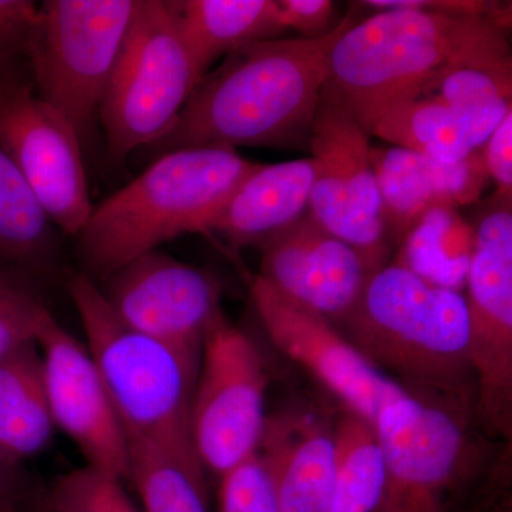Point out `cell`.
<instances>
[{"label":"cell","instance_id":"6da1fadb","mask_svg":"<svg viewBox=\"0 0 512 512\" xmlns=\"http://www.w3.org/2000/svg\"><path fill=\"white\" fill-rule=\"evenodd\" d=\"M340 20L320 39L249 43L201 77L160 154L181 148L296 147L309 143L330 49L352 25Z\"/></svg>","mask_w":512,"mask_h":512},{"label":"cell","instance_id":"7a4b0ae2","mask_svg":"<svg viewBox=\"0 0 512 512\" xmlns=\"http://www.w3.org/2000/svg\"><path fill=\"white\" fill-rule=\"evenodd\" d=\"M336 328L372 365L413 393L476 406L470 322L464 293L434 285L389 262Z\"/></svg>","mask_w":512,"mask_h":512},{"label":"cell","instance_id":"3957f363","mask_svg":"<svg viewBox=\"0 0 512 512\" xmlns=\"http://www.w3.org/2000/svg\"><path fill=\"white\" fill-rule=\"evenodd\" d=\"M231 148L160 154L137 178L93 207L79 232L84 274L106 281L121 266L171 239L210 234L238 185L255 170Z\"/></svg>","mask_w":512,"mask_h":512},{"label":"cell","instance_id":"277c9868","mask_svg":"<svg viewBox=\"0 0 512 512\" xmlns=\"http://www.w3.org/2000/svg\"><path fill=\"white\" fill-rule=\"evenodd\" d=\"M67 291L128 441L156 447L192 476L207 480L191 436L200 356L128 326L84 272L70 276Z\"/></svg>","mask_w":512,"mask_h":512},{"label":"cell","instance_id":"5b68a950","mask_svg":"<svg viewBox=\"0 0 512 512\" xmlns=\"http://www.w3.org/2000/svg\"><path fill=\"white\" fill-rule=\"evenodd\" d=\"M508 28L481 16L377 12L336 40L320 96L348 109L369 134L387 107L417 96L441 67Z\"/></svg>","mask_w":512,"mask_h":512},{"label":"cell","instance_id":"8992f818","mask_svg":"<svg viewBox=\"0 0 512 512\" xmlns=\"http://www.w3.org/2000/svg\"><path fill=\"white\" fill-rule=\"evenodd\" d=\"M201 77L174 2L137 0L100 106L110 156L158 143Z\"/></svg>","mask_w":512,"mask_h":512},{"label":"cell","instance_id":"52a82bcc","mask_svg":"<svg viewBox=\"0 0 512 512\" xmlns=\"http://www.w3.org/2000/svg\"><path fill=\"white\" fill-rule=\"evenodd\" d=\"M137 0H46L37 6L26 56L40 99L84 141L99 120Z\"/></svg>","mask_w":512,"mask_h":512},{"label":"cell","instance_id":"ba28073f","mask_svg":"<svg viewBox=\"0 0 512 512\" xmlns=\"http://www.w3.org/2000/svg\"><path fill=\"white\" fill-rule=\"evenodd\" d=\"M473 410L409 392L389 400L375 421L384 483L373 512H450L473 461Z\"/></svg>","mask_w":512,"mask_h":512},{"label":"cell","instance_id":"9c48e42d","mask_svg":"<svg viewBox=\"0 0 512 512\" xmlns=\"http://www.w3.org/2000/svg\"><path fill=\"white\" fill-rule=\"evenodd\" d=\"M264 357L224 313L202 342L191 402V436L205 473L218 480L252 458L264 433Z\"/></svg>","mask_w":512,"mask_h":512},{"label":"cell","instance_id":"30bf717a","mask_svg":"<svg viewBox=\"0 0 512 512\" xmlns=\"http://www.w3.org/2000/svg\"><path fill=\"white\" fill-rule=\"evenodd\" d=\"M512 201L494 197L481 212L467 274L470 359L484 429L512 434Z\"/></svg>","mask_w":512,"mask_h":512},{"label":"cell","instance_id":"8fae6325","mask_svg":"<svg viewBox=\"0 0 512 512\" xmlns=\"http://www.w3.org/2000/svg\"><path fill=\"white\" fill-rule=\"evenodd\" d=\"M313 185L308 212L356 249L372 274L389 264L370 136L352 113L320 96L311 138Z\"/></svg>","mask_w":512,"mask_h":512},{"label":"cell","instance_id":"7c38bea8","mask_svg":"<svg viewBox=\"0 0 512 512\" xmlns=\"http://www.w3.org/2000/svg\"><path fill=\"white\" fill-rule=\"evenodd\" d=\"M83 141L62 114L40 99L32 80L0 74V147L18 167L47 217L77 235L92 214Z\"/></svg>","mask_w":512,"mask_h":512},{"label":"cell","instance_id":"4fadbf2b","mask_svg":"<svg viewBox=\"0 0 512 512\" xmlns=\"http://www.w3.org/2000/svg\"><path fill=\"white\" fill-rule=\"evenodd\" d=\"M248 286L275 348L315 377L348 412L375 424L384 404L403 392L325 316L286 298L258 274L248 276Z\"/></svg>","mask_w":512,"mask_h":512},{"label":"cell","instance_id":"5bb4252c","mask_svg":"<svg viewBox=\"0 0 512 512\" xmlns=\"http://www.w3.org/2000/svg\"><path fill=\"white\" fill-rule=\"evenodd\" d=\"M106 281L101 291L128 326L201 356L205 335L222 315V286L214 275L156 249L121 266Z\"/></svg>","mask_w":512,"mask_h":512},{"label":"cell","instance_id":"9a60e30c","mask_svg":"<svg viewBox=\"0 0 512 512\" xmlns=\"http://www.w3.org/2000/svg\"><path fill=\"white\" fill-rule=\"evenodd\" d=\"M36 345L56 429L76 444L87 467L126 483L130 444L89 350L50 312Z\"/></svg>","mask_w":512,"mask_h":512},{"label":"cell","instance_id":"2e32d148","mask_svg":"<svg viewBox=\"0 0 512 512\" xmlns=\"http://www.w3.org/2000/svg\"><path fill=\"white\" fill-rule=\"evenodd\" d=\"M261 248L258 275L286 298L333 323L353 308L372 275L359 252L309 212Z\"/></svg>","mask_w":512,"mask_h":512},{"label":"cell","instance_id":"e0dca14e","mask_svg":"<svg viewBox=\"0 0 512 512\" xmlns=\"http://www.w3.org/2000/svg\"><path fill=\"white\" fill-rule=\"evenodd\" d=\"M382 204L384 232L399 247L407 232L437 207L457 208L480 200L490 175L483 147L457 163H441L400 147L370 150Z\"/></svg>","mask_w":512,"mask_h":512},{"label":"cell","instance_id":"ac0fdd59","mask_svg":"<svg viewBox=\"0 0 512 512\" xmlns=\"http://www.w3.org/2000/svg\"><path fill=\"white\" fill-rule=\"evenodd\" d=\"M279 512H329L335 477V421L308 406L266 417L255 454Z\"/></svg>","mask_w":512,"mask_h":512},{"label":"cell","instance_id":"d6986e66","mask_svg":"<svg viewBox=\"0 0 512 512\" xmlns=\"http://www.w3.org/2000/svg\"><path fill=\"white\" fill-rule=\"evenodd\" d=\"M464 121L474 147L484 146L512 111V56L507 33L451 60L421 87Z\"/></svg>","mask_w":512,"mask_h":512},{"label":"cell","instance_id":"ffe728a7","mask_svg":"<svg viewBox=\"0 0 512 512\" xmlns=\"http://www.w3.org/2000/svg\"><path fill=\"white\" fill-rule=\"evenodd\" d=\"M312 185L311 157L258 164L231 195L211 232L232 247L262 245L308 212Z\"/></svg>","mask_w":512,"mask_h":512},{"label":"cell","instance_id":"44dd1931","mask_svg":"<svg viewBox=\"0 0 512 512\" xmlns=\"http://www.w3.org/2000/svg\"><path fill=\"white\" fill-rule=\"evenodd\" d=\"M174 6L202 76L239 47L286 32L278 0H183Z\"/></svg>","mask_w":512,"mask_h":512},{"label":"cell","instance_id":"7402d4cb","mask_svg":"<svg viewBox=\"0 0 512 512\" xmlns=\"http://www.w3.org/2000/svg\"><path fill=\"white\" fill-rule=\"evenodd\" d=\"M36 343L0 359V458L18 466L45 450L55 433Z\"/></svg>","mask_w":512,"mask_h":512},{"label":"cell","instance_id":"603a6c76","mask_svg":"<svg viewBox=\"0 0 512 512\" xmlns=\"http://www.w3.org/2000/svg\"><path fill=\"white\" fill-rule=\"evenodd\" d=\"M369 136L441 163H457L478 150L456 111L427 96L410 97L387 107Z\"/></svg>","mask_w":512,"mask_h":512},{"label":"cell","instance_id":"cb8c5ba5","mask_svg":"<svg viewBox=\"0 0 512 512\" xmlns=\"http://www.w3.org/2000/svg\"><path fill=\"white\" fill-rule=\"evenodd\" d=\"M474 241V225L456 208H433L407 232L394 262L431 284L461 292L466 286Z\"/></svg>","mask_w":512,"mask_h":512},{"label":"cell","instance_id":"d4e9b609","mask_svg":"<svg viewBox=\"0 0 512 512\" xmlns=\"http://www.w3.org/2000/svg\"><path fill=\"white\" fill-rule=\"evenodd\" d=\"M384 483L375 424L348 412L335 420V477L329 512H373Z\"/></svg>","mask_w":512,"mask_h":512},{"label":"cell","instance_id":"484cf974","mask_svg":"<svg viewBox=\"0 0 512 512\" xmlns=\"http://www.w3.org/2000/svg\"><path fill=\"white\" fill-rule=\"evenodd\" d=\"M28 181L0 147V259L25 266L45 264L55 234Z\"/></svg>","mask_w":512,"mask_h":512},{"label":"cell","instance_id":"4316f807","mask_svg":"<svg viewBox=\"0 0 512 512\" xmlns=\"http://www.w3.org/2000/svg\"><path fill=\"white\" fill-rule=\"evenodd\" d=\"M128 444L127 481L136 488L141 512H210L207 480L192 476L156 447L138 441Z\"/></svg>","mask_w":512,"mask_h":512},{"label":"cell","instance_id":"83f0119b","mask_svg":"<svg viewBox=\"0 0 512 512\" xmlns=\"http://www.w3.org/2000/svg\"><path fill=\"white\" fill-rule=\"evenodd\" d=\"M47 312L25 286L0 275V359L36 343Z\"/></svg>","mask_w":512,"mask_h":512},{"label":"cell","instance_id":"f1b7e54d","mask_svg":"<svg viewBox=\"0 0 512 512\" xmlns=\"http://www.w3.org/2000/svg\"><path fill=\"white\" fill-rule=\"evenodd\" d=\"M53 483L83 512H141L128 498L124 483L87 466Z\"/></svg>","mask_w":512,"mask_h":512},{"label":"cell","instance_id":"f546056e","mask_svg":"<svg viewBox=\"0 0 512 512\" xmlns=\"http://www.w3.org/2000/svg\"><path fill=\"white\" fill-rule=\"evenodd\" d=\"M218 512H279L256 456L220 478Z\"/></svg>","mask_w":512,"mask_h":512},{"label":"cell","instance_id":"4dcf8cb0","mask_svg":"<svg viewBox=\"0 0 512 512\" xmlns=\"http://www.w3.org/2000/svg\"><path fill=\"white\" fill-rule=\"evenodd\" d=\"M360 6L377 10H420V12L440 13V15L481 16L497 20L510 26L511 6H500L487 0H367Z\"/></svg>","mask_w":512,"mask_h":512},{"label":"cell","instance_id":"1f68e13d","mask_svg":"<svg viewBox=\"0 0 512 512\" xmlns=\"http://www.w3.org/2000/svg\"><path fill=\"white\" fill-rule=\"evenodd\" d=\"M37 5L30 0H0V74L26 56Z\"/></svg>","mask_w":512,"mask_h":512},{"label":"cell","instance_id":"d6a6232c","mask_svg":"<svg viewBox=\"0 0 512 512\" xmlns=\"http://www.w3.org/2000/svg\"><path fill=\"white\" fill-rule=\"evenodd\" d=\"M278 5L286 30H296L303 39H320L333 30L330 0H278Z\"/></svg>","mask_w":512,"mask_h":512},{"label":"cell","instance_id":"836d02e7","mask_svg":"<svg viewBox=\"0 0 512 512\" xmlns=\"http://www.w3.org/2000/svg\"><path fill=\"white\" fill-rule=\"evenodd\" d=\"M485 167L497 184L495 197L512 200V111L483 146Z\"/></svg>","mask_w":512,"mask_h":512},{"label":"cell","instance_id":"e575fe53","mask_svg":"<svg viewBox=\"0 0 512 512\" xmlns=\"http://www.w3.org/2000/svg\"><path fill=\"white\" fill-rule=\"evenodd\" d=\"M3 512H83L57 488L49 485H29L18 500Z\"/></svg>","mask_w":512,"mask_h":512},{"label":"cell","instance_id":"d590c367","mask_svg":"<svg viewBox=\"0 0 512 512\" xmlns=\"http://www.w3.org/2000/svg\"><path fill=\"white\" fill-rule=\"evenodd\" d=\"M28 481L20 476L18 466L5 463L0 458V512L6 510L20 494L29 487Z\"/></svg>","mask_w":512,"mask_h":512}]
</instances>
